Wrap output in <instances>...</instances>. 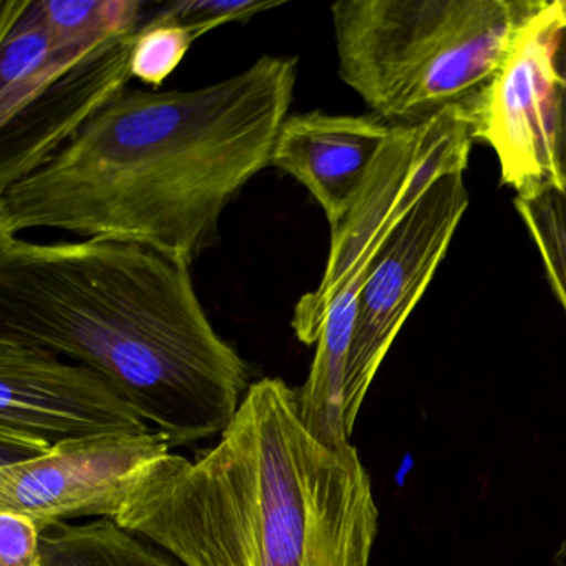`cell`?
Listing matches in <instances>:
<instances>
[{"instance_id": "7", "label": "cell", "mask_w": 566, "mask_h": 566, "mask_svg": "<svg viewBox=\"0 0 566 566\" xmlns=\"http://www.w3.org/2000/svg\"><path fill=\"white\" fill-rule=\"evenodd\" d=\"M170 449L158 430L57 443L39 459L0 469V512L28 516L42 532L87 516L115 520Z\"/></svg>"}, {"instance_id": "8", "label": "cell", "mask_w": 566, "mask_h": 566, "mask_svg": "<svg viewBox=\"0 0 566 566\" xmlns=\"http://www.w3.org/2000/svg\"><path fill=\"white\" fill-rule=\"evenodd\" d=\"M61 357L0 339V429L51 447L154 430L104 376Z\"/></svg>"}, {"instance_id": "15", "label": "cell", "mask_w": 566, "mask_h": 566, "mask_svg": "<svg viewBox=\"0 0 566 566\" xmlns=\"http://www.w3.org/2000/svg\"><path fill=\"white\" fill-rule=\"evenodd\" d=\"M197 34L185 25L151 19L138 29L132 49V78L158 88L180 67Z\"/></svg>"}, {"instance_id": "20", "label": "cell", "mask_w": 566, "mask_h": 566, "mask_svg": "<svg viewBox=\"0 0 566 566\" xmlns=\"http://www.w3.org/2000/svg\"><path fill=\"white\" fill-rule=\"evenodd\" d=\"M32 0H6L0 15V35L8 34L31 8Z\"/></svg>"}, {"instance_id": "19", "label": "cell", "mask_w": 566, "mask_h": 566, "mask_svg": "<svg viewBox=\"0 0 566 566\" xmlns=\"http://www.w3.org/2000/svg\"><path fill=\"white\" fill-rule=\"evenodd\" d=\"M52 447L34 437L0 429V469L31 462L51 452Z\"/></svg>"}, {"instance_id": "4", "label": "cell", "mask_w": 566, "mask_h": 566, "mask_svg": "<svg viewBox=\"0 0 566 566\" xmlns=\"http://www.w3.org/2000/svg\"><path fill=\"white\" fill-rule=\"evenodd\" d=\"M546 0H340L337 72L370 115L420 127L465 107Z\"/></svg>"}, {"instance_id": "10", "label": "cell", "mask_w": 566, "mask_h": 566, "mask_svg": "<svg viewBox=\"0 0 566 566\" xmlns=\"http://www.w3.org/2000/svg\"><path fill=\"white\" fill-rule=\"evenodd\" d=\"M390 135L392 127L374 115H290L271 167L296 178L313 195L333 233L353 210Z\"/></svg>"}, {"instance_id": "16", "label": "cell", "mask_w": 566, "mask_h": 566, "mask_svg": "<svg viewBox=\"0 0 566 566\" xmlns=\"http://www.w3.org/2000/svg\"><path fill=\"white\" fill-rule=\"evenodd\" d=\"M281 6V0H184L168 4L151 19L185 25L200 39L213 29L248 22Z\"/></svg>"}, {"instance_id": "2", "label": "cell", "mask_w": 566, "mask_h": 566, "mask_svg": "<svg viewBox=\"0 0 566 566\" xmlns=\"http://www.w3.org/2000/svg\"><path fill=\"white\" fill-rule=\"evenodd\" d=\"M0 339L91 367L171 449L221 436L253 384L190 266L127 241L0 233Z\"/></svg>"}, {"instance_id": "11", "label": "cell", "mask_w": 566, "mask_h": 566, "mask_svg": "<svg viewBox=\"0 0 566 566\" xmlns=\"http://www.w3.org/2000/svg\"><path fill=\"white\" fill-rule=\"evenodd\" d=\"M95 51L59 44L32 0L24 18L0 35V125L21 114L42 88Z\"/></svg>"}, {"instance_id": "12", "label": "cell", "mask_w": 566, "mask_h": 566, "mask_svg": "<svg viewBox=\"0 0 566 566\" xmlns=\"http://www.w3.org/2000/svg\"><path fill=\"white\" fill-rule=\"evenodd\" d=\"M41 566H184L150 539L98 518L42 532Z\"/></svg>"}, {"instance_id": "21", "label": "cell", "mask_w": 566, "mask_h": 566, "mask_svg": "<svg viewBox=\"0 0 566 566\" xmlns=\"http://www.w3.org/2000/svg\"><path fill=\"white\" fill-rule=\"evenodd\" d=\"M555 565L566 566V538L563 539L562 546H559L558 553H556Z\"/></svg>"}, {"instance_id": "18", "label": "cell", "mask_w": 566, "mask_h": 566, "mask_svg": "<svg viewBox=\"0 0 566 566\" xmlns=\"http://www.w3.org/2000/svg\"><path fill=\"white\" fill-rule=\"evenodd\" d=\"M562 32L555 52L556 101H558V132H556V165L562 181L566 180V0H563Z\"/></svg>"}, {"instance_id": "5", "label": "cell", "mask_w": 566, "mask_h": 566, "mask_svg": "<svg viewBox=\"0 0 566 566\" xmlns=\"http://www.w3.org/2000/svg\"><path fill=\"white\" fill-rule=\"evenodd\" d=\"M465 168L440 175L394 228L360 291L344 382L350 432L397 334L422 300L469 208Z\"/></svg>"}, {"instance_id": "3", "label": "cell", "mask_w": 566, "mask_h": 566, "mask_svg": "<svg viewBox=\"0 0 566 566\" xmlns=\"http://www.w3.org/2000/svg\"><path fill=\"white\" fill-rule=\"evenodd\" d=\"M114 522L184 566H369L379 509L356 447L317 439L297 389L264 377L217 446L171 453Z\"/></svg>"}, {"instance_id": "6", "label": "cell", "mask_w": 566, "mask_h": 566, "mask_svg": "<svg viewBox=\"0 0 566 566\" xmlns=\"http://www.w3.org/2000/svg\"><path fill=\"white\" fill-rule=\"evenodd\" d=\"M563 19V0H546L523 25L499 71L463 107L473 142L492 148L502 184L516 197L562 184L555 52Z\"/></svg>"}, {"instance_id": "14", "label": "cell", "mask_w": 566, "mask_h": 566, "mask_svg": "<svg viewBox=\"0 0 566 566\" xmlns=\"http://www.w3.org/2000/svg\"><path fill=\"white\" fill-rule=\"evenodd\" d=\"M513 203L542 256L549 287L566 317V180L515 197Z\"/></svg>"}, {"instance_id": "17", "label": "cell", "mask_w": 566, "mask_h": 566, "mask_svg": "<svg viewBox=\"0 0 566 566\" xmlns=\"http://www.w3.org/2000/svg\"><path fill=\"white\" fill-rule=\"evenodd\" d=\"M42 530L28 516L0 512V566H41Z\"/></svg>"}, {"instance_id": "13", "label": "cell", "mask_w": 566, "mask_h": 566, "mask_svg": "<svg viewBox=\"0 0 566 566\" xmlns=\"http://www.w3.org/2000/svg\"><path fill=\"white\" fill-rule=\"evenodd\" d=\"M144 8L138 0H35L52 38L65 48L85 51L135 34Z\"/></svg>"}, {"instance_id": "1", "label": "cell", "mask_w": 566, "mask_h": 566, "mask_svg": "<svg viewBox=\"0 0 566 566\" xmlns=\"http://www.w3.org/2000/svg\"><path fill=\"white\" fill-rule=\"evenodd\" d=\"M297 59L261 55L190 91L122 92L48 164L0 191V233L57 230L191 264L266 167L290 117Z\"/></svg>"}, {"instance_id": "9", "label": "cell", "mask_w": 566, "mask_h": 566, "mask_svg": "<svg viewBox=\"0 0 566 566\" xmlns=\"http://www.w3.org/2000/svg\"><path fill=\"white\" fill-rule=\"evenodd\" d=\"M135 34L92 52L42 88L21 114L0 125V191L48 164L105 105L127 91Z\"/></svg>"}]
</instances>
